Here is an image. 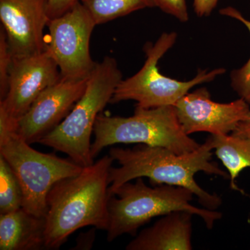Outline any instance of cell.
Returning a JSON list of instances; mask_svg holds the SVG:
<instances>
[{"mask_svg": "<svg viewBox=\"0 0 250 250\" xmlns=\"http://www.w3.org/2000/svg\"><path fill=\"white\" fill-rule=\"evenodd\" d=\"M192 213L175 210L142 230L126 250H191Z\"/></svg>", "mask_w": 250, "mask_h": 250, "instance_id": "cell-13", "label": "cell"}, {"mask_svg": "<svg viewBox=\"0 0 250 250\" xmlns=\"http://www.w3.org/2000/svg\"><path fill=\"white\" fill-rule=\"evenodd\" d=\"M174 106L179 123L188 135L196 132L229 134L240 123L250 118V104L243 99L229 103H215L206 88L188 93Z\"/></svg>", "mask_w": 250, "mask_h": 250, "instance_id": "cell-11", "label": "cell"}, {"mask_svg": "<svg viewBox=\"0 0 250 250\" xmlns=\"http://www.w3.org/2000/svg\"><path fill=\"white\" fill-rule=\"evenodd\" d=\"M12 54L10 51L6 34L0 29V100H3L7 92L10 68L12 62Z\"/></svg>", "mask_w": 250, "mask_h": 250, "instance_id": "cell-19", "label": "cell"}, {"mask_svg": "<svg viewBox=\"0 0 250 250\" xmlns=\"http://www.w3.org/2000/svg\"><path fill=\"white\" fill-rule=\"evenodd\" d=\"M0 155L11 166L22 187V208L39 217L47 213V197L59 181L77 175L83 167L71 159L36 150L14 130L0 126Z\"/></svg>", "mask_w": 250, "mask_h": 250, "instance_id": "cell-6", "label": "cell"}, {"mask_svg": "<svg viewBox=\"0 0 250 250\" xmlns=\"http://www.w3.org/2000/svg\"><path fill=\"white\" fill-rule=\"evenodd\" d=\"M96 228H94L88 232L82 233L79 236L77 246L75 247V250H89L93 247L95 238V232L94 230Z\"/></svg>", "mask_w": 250, "mask_h": 250, "instance_id": "cell-23", "label": "cell"}, {"mask_svg": "<svg viewBox=\"0 0 250 250\" xmlns=\"http://www.w3.org/2000/svg\"><path fill=\"white\" fill-rule=\"evenodd\" d=\"M96 25L139 10L156 7L153 0H81Z\"/></svg>", "mask_w": 250, "mask_h": 250, "instance_id": "cell-16", "label": "cell"}, {"mask_svg": "<svg viewBox=\"0 0 250 250\" xmlns=\"http://www.w3.org/2000/svg\"><path fill=\"white\" fill-rule=\"evenodd\" d=\"M59 67L46 49L13 58L7 92L0 100V123L16 129L17 122L39 95L62 78Z\"/></svg>", "mask_w": 250, "mask_h": 250, "instance_id": "cell-9", "label": "cell"}, {"mask_svg": "<svg viewBox=\"0 0 250 250\" xmlns=\"http://www.w3.org/2000/svg\"><path fill=\"white\" fill-rule=\"evenodd\" d=\"M48 0H0L1 27L13 58L45 49L44 29L49 21Z\"/></svg>", "mask_w": 250, "mask_h": 250, "instance_id": "cell-12", "label": "cell"}, {"mask_svg": "<svg viewBox=\"0 0 250 250\" xmlns=\"http://www.w3.org/2000/svg\"><path fill=\"white\" fill-rule=\"evenodd\" d=\"M218 2V0H194L193 6L195 14L199 17L209 16Z\"/></svg>", "mask_w": 250, "mask_h": 250, "instance_id": "cell-22", "label": "cell"}, {"mask_svg": "<svg viewBox=\"0 0 250 250\" xmlns=\"http://www.w3.org/2000/svg\"><path fill=\"white\" fill-rule=\"evenodd\" d=\"M81 0H48L47 15L49 19L59 17L72 9Z\"/></svg>", "mask_w": 250, "mask_h": 250, "instance_id": "cell-21", "label": "cell"}, {"mask_svg": "<svg viewBox=\"0 0 250 250\" xmlns=\"http://www.w3.org/2000/svg\"><path fill=\"white\" fill-rule=\"evenodd\" d=\"M91 154L96 157L113 145L139 143L167 148L176 154L196 150L201 145L186 134L174 106L146 108L136 106L134 116L123 118L100 113L94 127Z\"/></svg>", "mask_w": 250, "mask_h": 250, "instance_id": "cell-5", "label": "cell"}, {"mask_svg": "<svg viewBox=\"0 0 250 250\" xmlns=\"http://www.w3.org/2000/svg\"><path fill=\"white\" fill-rule=\"evenodd\" d=\"M209 138L215 154L229 174L230 187L241 191L236 183L240 173L250 167V139L233 135H211Z\"/></svg>", "mask_w": 250, "mask_h": 250, "instance_id": "cell-15", "label": "cell"}, {"mask_svg": "<svg viewBox=\"0 0 250 250\" xmlns=\"http://www.w3.org/2000/svg\"><path fill=\"white\" fill-rule=\"evenodd\" d=\"M113 161L104 156L52 187L47 197L45 249H59L70 235L85 227L107 230L108 175Z\"/></svg>", "mask_w": 250, "mask_h": 250, "instance_id": "cell-2", "label": "cell"}, {"mask_svg": "<svg viewBox=\"0 0 250 250\" xmlns=\"http://www.w3.org/2000/svg\"><path fill=\"white\" fill-rule=\"evenodd\" d=\"M88 80L62 77L46 88L17 122L16 134L29 144L39 143L68 115L84 93Z\"/></svg>", "mask_w": 250, "mask_h": 250, "instance_id": "cell-10", "label": "cell"}, {"mask_svg": "<svg viewBox=\"0 0 250 250\" xmlns=\"http://www.w3.org/2000/svg\"><path fill=\"white\" fill-rule=\"evenodd\" d=\"M213 150L209 138L196 150L187 154H176L163 147L140 144L133 148L112 147L109 155L119 164L110 168L108 193L121 185L139 178L147 177L154 185L169 184L185 187L198 198L207 209L215 210L221 206V197L204 190L195 181V174L203 172L229 179V174L211 161Z\"/></svg>", "mask_w": 250, "mask_h": 250, "instance_id": "cell-1", "label": "cell"}, {"mask_svg": "<svg viewBox=\"0 0 250 250\" xmlns=\"http://www.w3.org/2000/svg\"><path fill=\"white\" fill-rule=\"evenodd\" d=\"M231 135L238 137L250 139V118L240 123L236 129L231 133Z\"/></svg>", "mask_w": 250, "mask_h": 250, "instance_id": "cell-24", "label": "cell"}, {"mask_svg": "<svg viewBox=\"0 0 250 250\" xmlns=\"http://www.w3.org/2000/svg\"><path fill=\"white\" fill-rule=\"evenodd\" d=\"M122 80L123 75L116 59L106 57L97 62L80 100L63 121L39 143L65 153L82 167L93 164L91 136L97 118L111 103Z\"/></svg>", "mask_w": 250, "mask_h": 250, "instance_id": "cell-4", "label": "cell"}, {"mask_svg": "<svg viewBox=\"0 0 250 250\" xmlns=\"http://www.w3.org/2000/svg\"><path fill=\"white\" fill-rule=\"evenodd\" d=\"M23 200L22 188L17 176L0 155V214L22 208Z\"/></svg>", "mask_w": 250, "mask_h": 250, "instance_id": "cell-17", "label": "cell"}, {"mask_svg": "<svg viewBox=\"0 0 250 250\" xmlns=\"http://www.w3.org/2000/svg\"><path fill=\"white\" fill-rule=\"evenodd\" d=\"M46 217L24 208L0 214V250H38L45 248Z\"/></svg>", "mask_w": 250, "mask_h": 250, "instance_id": "cell-14", "label": "cell"}, {"mask_svg": "<svg viewBox=\"0 0 250 250\" xmlns=\"http://www.w3.org/2000/svg\"><path fill=\"white\" fill-rule=\"evenodd\" d=\"M135 183L126 182L116 188L108 200L107 241L123 234L136 236L138 230L152 218L175 210H187L198 215L211 229L223 216L216 210L199 208L192 205L194 194L185 187L169 184L148 187L143 177Z\"/></svg>", "mask_w": 250, "mask_h": 250, "instance_id": "cell-3", "label": "cell"}, {"mask_svg": "<svg viewBox=\"0 0 250 250\" xmlns=\"http://www.w3.org/2000/svg\"><path fill=\"white\" fill-rule=\"evenodd\" d=\"M177 37L175 32L164 33L155 43L147 42L145 46L147 59L142 68L132 77L120 82L110 103L134 100L137 102L136 106L143 108L174 106L195 85L211 82L226 72L224 68L210 72L199 70L196 77L188 82L163 75L158 68V62L174 45Z\"/></svg>", "mask_w": 250, "mask_h": 250, "instance_id": "cell-7", "label": "cell"}, {"mask_svg": "<svg viewBox=\"0 0 250 250\" xmlns=\"http://www.w3.org/2000/svg\"><path fill=\"white\" fill-rule=\"evenodd\" d=\"M156 7H159L166 14L171 15L180 22L188 21V11L186 0H153Z\"/></svg>", "mask_w": 250, "mask_h": 250, "instance_id": "cell-20", "label": "cell"}, {"mask_svg": "<svg viewBox=\"0 0 250 250\" xmlns=\"http://www.w3.org/2000/svg\"><path fill=\"white\" fill-rule=\"evenodd\" d=\"M220 14L228 17L234 18L243 23L250 33V21L247 20L239 11L231 7L224 8L220 10ZM231 85L240 98L243 99L250 105V58L241 68L231 72Z\"/></svg>", "mask_w": 250, "mask_h": 250, "instance_id": "cell-18", "label": "cell"}, {"mask_svg": "<svg viewBox=\"0 0 250 250\" xmlns=\"http://www.w3.org/2000/svg\"><path fill=\"white\" fill-rule=\"evenodd\" d=\"M96 24L82 2L47 22L49 41L45 49L68 80L88 78L97 62L92 59L90 41Z\"/></svg>", "mask_w": 250, "mask_h": 250, "instance_id": "cell-8", "label": "cell"}]
</instances>
